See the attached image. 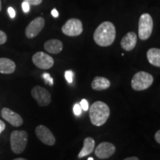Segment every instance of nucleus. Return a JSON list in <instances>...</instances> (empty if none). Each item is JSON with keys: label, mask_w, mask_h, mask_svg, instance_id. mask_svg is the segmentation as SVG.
Returning <instances> with one entry per match:
<instances>
[{"label": "nucleus", "mask_w": 160, "mask_h": 160, "mask_svg": "<svg viewBox=\"0 0 160 160\" xmlns=\"http://www.w3.org/2000/svg\"><path fill=\"white\" fill-rule=\"evenodd\" d=\"M116 38V28L111 22H104L98 26L93 33V39L98 45L108 47L113 43Z\"/></svg>", "instance_id": "obj_1"}, {"label": "nucleus", "mask_w": 160, "mask_h": 160, "mask_svg": "<svg viewBox=\"0 0 160 160\" xmlns=\"http://www.w3.org/2000/svg\"><path fill=\"white\" fill-rule=\"evenodd\" d=\"M91 122L95 126L103 125L110 116V108L107 104L101 101L95 102L89 110Z\"/></svg>", "instance_id": "obj_2"}, {"label": "nucleus", "mask_w": 160, "mask_h": 160, "mask_svg": "<svg viewBox=\"0 0 160 160\" xmlns=\"http://www.w3.org/2000/svg\"><path fill=\"white\" fill-rule=\"evenodd\" d=\"M12 151L20 154L25 151L28 143V133L25 131H14L10 137Z\"/></svg>", "instance_id": "obj_3"}, {"label": "nucleus", "mask_w": 160, "mask_h": 160, "mask_svg": "<svg viewBox=\"0 0 160 160\" xmlns=\"http://www.w3.org/2000/svg\"><path fill=\"white\" fill-rule=\"evenodd\" d=\"M153 77L151 74L145 71L137 72L131 79V87L134 91H141L148 89L151 86Z\"/></svg>", "instance_id": "obj_4"}, {"label": "nucleus", "mask_w": 160, "mask_h": 160, "mask_svg": "<svg viewBox=\"0 0 160 160\" xmlns=\"http://www.w3.org/2000/svg\"><path fill=\"white\" fill-rule=\"evenodd\" d=\"M153 19L148 13H143L139 20V37L142 40H146L151 37L153 31Z\"/></svg>", "instance_id": "obj_5"}, {"label": "nucleus", "mask_w": 160, "mask_h": 160, "mask_svg": "<svg viewBox=\"0 0 160 160\" xmlns=\"http://www.w3.org/2000/svg\"><path fill=\"white\" fill-rule=\"evenodd\" d=\"M62 31L68 37H77L82 33V23L79 19L74 18L68 19L62 28Z\"/></svg>", "instance_id": "obj_6"}, {"label": "nucleus", "mask_w": 160, "mask_h": 160, "mask_svg": "<svg viewBox=\"0 0 160 160\" xmlns=\"http://www.w3.org/2000/svg\"><path fill=\"white\" fill-rule=\"evenodd\" d=\"M31 96L37 102L38 105L42 107L48 105L51 102V93L41 86L33 87L31 90Z\"/></svg>", "instance_id": "obj_7"}, {"label": "nucleus", "mask_w": 160, "mask_h": 160, "mask_svg": "<svg viewBox=\"0 0 160 160\" xmlns=\"http://www.w3.org/2000/svg\"><path fill=\"white\" fill-rule=\"evenodd\" d=\"M33 63L39 68L47 70L53 67L54 61L51 56L44 52H37L32 57Z\"/></svg>", "instance_id": "obj_8"}, {"label": "nucleus", "mask_w": 160, "mask_h": 160, "mask_svg": "<svg viewBox=\"0 0 160 160\" xmlns=\"http://www.w3.org/2000/svg\"><path fill=\"white\" fill-rule=\"evenodd\" d=\"M36 135L42 142L45 145L53 146L56 142L55 137L53 136L52 132L44 125H38L35 130Z\"/></svg>", "instance_id": "obj_9"}, {"label": "nucleus", "mask_w": 160, "mask_h": 160, "mask_svg": "<svg viewBox=\"0 0 160 160\" xmlns=\"http://www.w3.org/2000/svg\"><path fill=\"white\" fill-rule=\"evenodd\" d=\"M45 26V19L42 17L35 18L25 29V36L29 39L34 38L39 34Z\"/></svg>", "instance_id": "obj_10"}, {"label": "nucleus", "mask_w": 160, "mask_h": 160, "mask_svg": "<svg viewBox=\"0 0 160 160\" xmlns=\"http://www.w3.org/2000/svg\"><path fill=\"white\" fill-rule=\"evenodd\" d=\"M116 151V147L113 144L108 142L100 143L96 148L95 154L98 158L102 159H105L111 157L114 154Z\"/></svg>", "instance_id": "obj_11"}, {"label": "nucleus", "mask_w": 160, "mask_h": 160, "mask_svg": "<svg viewBox=\"0 0 160 160\" xmlns=\"http://www.w3.org/2000/svg\"><path fill=\"white\" fill-rule=\"evenodd\" d=\"M1 115L4 119L15 127H19L23 124V119L21 116L8 108L2 109Z\"/></svg>", "instance_id": "obj_12"}, {"label": "nucleus", "mask_w": 160, "mask_h": 160, "mask_svg": "<svg viewBox=\"0 0 160 160\" xmlns=\"http://www.w3.org/2000/svg\"><path fill=\"white\" fill-rule=\"evenodd\" d=\"M137 42V36L134 32H129L121 41L122 48L127 51H131L135 48Z\"/></svg>", "instance_id": "obj_13"}, {"label": "nucleus", "mask_w": 160, "mask_h": 160, "mask_svg": "<svg viewBox=\"0 0 160 160\" xmlns=\"http://www.w3.org/2000/svg\"><path fill=\"white\" fill-rule=\"evenodd\" d=\"M44 48L48 53L57 54L62 51L63 44L59 39H50L45 43Z\"/></svg>", "instance_id": "obj_14"}, {"label": "nucleus", "mask_w": 160, "mask_h": 160, "mask_svg": "<svg viewBox=\"0 0 160 160\" xmlns=\"http://www.w3.org/2000/svg\"><path fill=\"white\" fill-rule=\"evenodd\" d=\"M16 70V64L13 60L8 58H0V73L11 74Z\"/></svg>", "instance_id": "obj_15"}, {"label": "nucleus", "mask_w": 160, "mask_h": 160, "mask_svg": "<svg viewBox=\"0 0 160 160\" xmlns=\"http://www.w3.org/2000/svg\"><path fill=\"white\" fill-rule=\"evenodd\" d=\"M95 148V141L93 138L87 137L84 140V145L82 149L80 151L78 154V157L82 158L86 156L91 154V153L94 151Z\"/></svg>", "instance_id": "obj_16"}, {"label": "nucleus", "mask_w": 160, "mask_h": 160, "mask_svg": "<svg viewBox=\"0 0 160 160\" xmlns=\"http://www.w3.org/2000/svg\"><path fill=\"white\" fill-rule=\"evenodd\" d=\"M111 85V82L107 78L96 77L91 83V88L94 91H103L108 89Z\"/></svg>", "instance_id": "obj_17"}, {"label": "nucleus", "mask_w": 160, "mask_h": 160, "mask_svg": "<svg viewBox=\"0 0 160 160\" xmlns=\"http://www.w3.org/2000/svg\"><path fill=\"white\" fill-rule=\"evenodd\" d=\"M148 60L152 65L160 67V50L159 48H151L147 52Z\"/></svg>", "instance_id": "obj_18"}, {"label": "nucleus", "mask_w": 160, "mask_h": 160, "mask_svg": "<svg viewBox=\"0 0 160 160\" xmlns=\"http://www.w3.org/2000/svg\"><path fill=\"white\" fill-rule=\"evenodd\" d=\"M42 78L45 81L46 83L49 84V85H53V79L51 77V76L48 73H44L42 74Z\"/></svg>", "instance_id": "obj_19"}, {"label": "nucleus", "mask_w": 160, "mask_h": 160, "mask_svg": "<svg viewBox=\"0 0 160 160\" xmlns=\"http://www.w3.org/2000/svg\"><path fill=\"white\" fill-rule=\"evenodd\" d=\"M65 77L67 82L68 83L73 82V73L72 71H66L65 73Z\"/></svg>", "instance_id": "obj_20"}, {"label": "nucleus", "mask_w": 160, "mask_h": 160, "mask_svg": "<svg viewBox=\"0 0 160 160\" xmlns=\"http://www.w3.org/2000/svg\"><path fill=\"white\" fill-rule=\"evenodd\" d=\"M80 107L83 110V111H87L89 108V105H88V102L86 99H82L81 102H80Z\"/></svg>", "instance_id": "obj_21"}, {"label": "nucleus", "mask_w": 160, "mask_h": 160, "mask_svg": "<svg viewBox=\"0 0 160 160\" xmlns=\"http://www.w3.org/2000/svg\"><path fill=\"white\" fill-rule=\"evenodd\" d=\"M22 11L24 13H28L30 11V8H31V5H30L29 3H28L27 2L24 1L22 3Z\"/></svg>", "instance_id": "obj_22"}, {"label": "nucleus", "mask_w": 160, "mask_h": 160, "mask_svg": "<svg viewBox=\"0 0 160 160\" xmlns=\"http://www.w3.org/2000/svg\"><path fill=\"white\" fill-rule=\"evenodd\" d=\"M7 41V35L5 32L0 30V45H3Z\"/></svg>", "instance_id": "obj_23"}, {"label": "nucleus", "mask_w": 160, "mask_h": 160, "mask_svg": "<svg viewBox=\"0 0 160 160\" xmlns=\"http://www.w3.org/2000/svg\"><path fill=\"white\" fill-rule=\"evenodd\" d=\"M73 113H74L75 115L79 116L82 113V108L80 107L79 104H75L74 106H73Z\"/></svg>", "instance_id": "obj_24"}, {"label": "nucleus", "mask_w": 160, "mask_h": 160, "mask_svg": "<svg viewBox=\"0 0 160 160\" xmlns=\"http://www.w3.org/2000/svg\"><path fill=\"white\" fill-rule=\"evenodd\" d=\"M30 4V5H39L42 3V0H24Z\"/></svg>", "instance_id": "obj_25"}, {"label": "nucleus", "mask_w": 160, "mask_h": 160, "mask_svg": "<svg viewBox=\"0 0 160 160\" xmlns=\"http://www.w3.org/2000/svg\"><path fill=\"white\" fill-rule=\"evenodd\" d=\"M8 14L11 19H13V18L16 17L15 10L13 9L12 7H9L8 8Z\"/></svg>", "instance_id": "obj_26"}, {"label": "nucleus", "mask_w": 160, "mask_h": 160, "mask_svg": "<svg viewBox=\"0 0 160 160\" xmlns=\"http://www.w3.org/2000/svg\"><path fill=\"white\" fill-rule=\"evenodd\" d=\"M154 138H155L156 142H157L158 144H159L160 143V131H159H159H157V133H155Z\"/></svg>", "instance_id": "obj_27"}, {"label": "nucleus", "mask_w": 160, "mask_h": 160, "mask_svg": "<svg viewBox=\"0 0 160 160\" xmlns=\"http://www.w3.org/2000/svg\"><path fill=\"white\" fill-rule=\"evenodd\" d=\"M5 129V124L3 121L0 120V133Z\"/></svg>", "instance_id": "obj_28"}, {"label": "nucleus", "mask_w": 160, "mask_h": 160, "mask_svg": "<svg viewBox=\"0 0 160 160\" xmlns=\"http://www.w3.org/2000/svg\"><path fill=\"white\" fill-rule=\"evenodd\" d=\"M51 15L53 16V17H55V18H57L58 17H59V13H58L57 10V9H53V10H52Z\"/></svg>", "instance_id": "obj_29"}, {"label": "nucleus", "mask_w": 160, "mask_h": 160, "mask_svg": "<svg viewBox=\"0 0 160 160\" xmlns=\"http://www.w3.org/2000/svg\"><path fill=\"white\" fill-rule=\"evenodd\" d=\"M123 160H139V159H138L137 157H131L126 158V159H123Z\"/></svg>", "instance_id": "obj_30"}, {"label": "nucleus", "mask_w": 160, "mask_h": 160, "mask_svg": "<svg viewBox=\"0 0 160 160\" xmlns=\"http://www.w3.org/2000/svg\"><path fill=\"white\" fill-rule=\"evenodd\" d=\"M13 160H28L26 159H24V158H17V159H13Z\"/></svg>", "instance_id": "obj_31"}, {"label": "nucleus", "mask_w": 160, "mask_h": 160, "mask_svg": "<svg viewBox=\"0 0 160 160\" xmlns=\"http://www.w3.org/2000/svg\"><path fill=\"white\" fill-rule=\"evenodd\" d=\"M1 10H2V2L1 0H0V11H1Z\"/></svg>", "instance_id": "obj_32"}, {"label": "nucleus", "mask_w": 160, "mask_h": 160, "mask_svg": "<svg viewBox=\"0 0 160 160\" xmlns=\"http://www.w3.org/2000/svg\"><path fill=\"white\" fill-rule=\"evenodd\" d=\"M88 160H93V158H92V157H89L88 159Z\"/></svg>", "instance_id": "obj_33"}]
</instances>
